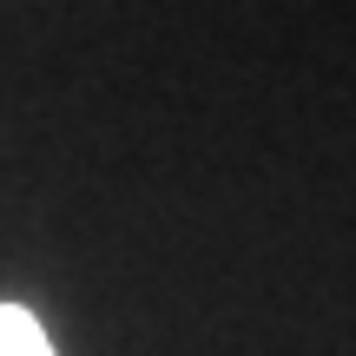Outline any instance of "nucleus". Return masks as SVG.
Instances as JSON below:
<instances>
[{
    "label": "nucleus",
    "instance_id": "1",
    "mask_svg": "<svg viewBox=\"0 0 356 356\" xmlns=\"http://www.w3.org/2000/svg\"><path fill=\"white\" fill-rule=\"evenodd\" d=\"M0 356H53L47 330H40L20 304H0Z\"/></svg>",
    "mask_w": 356,
    "mask_h": 356
}]
</instances>
